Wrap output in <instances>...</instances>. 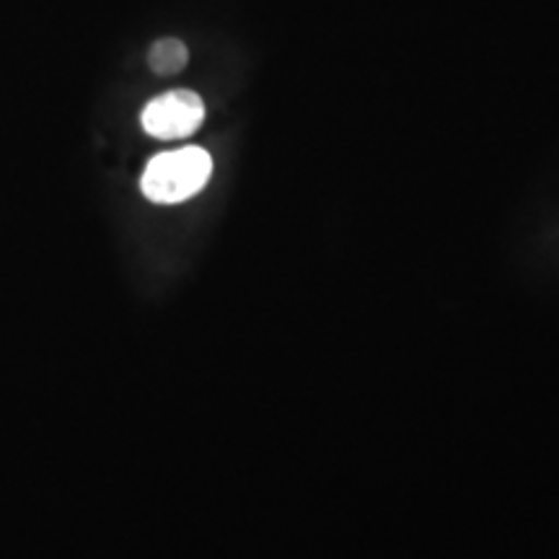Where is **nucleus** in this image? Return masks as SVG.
Listing matches in <instances>:
<instances>
[{
  "label": "nucleus",
  "instance_id": "2",
  "mask_svg": "<svg viewBox=\"0 0 559 559\" xmlns=\"http://www.w3.org/2000/svg\"><path fill=\"white\" fill-rule=\"evenodd\" d=\"M202 120H205V104L194 91L187 88L160 94L158 99H153L143 109V117H140L143 130L158 140L190 138L192 132H198Z\"/></svg>",
  "mask_w": 559,
  "mask_h": 559
},
{
  "label": "nucleus",
  "instance_id": "3",
  "mask_svg": "<svg viewBox=\"0 0 559 559\" xmlns=\"http://www.w3.org/2000/svg\"><path fill=\"white\" fill-rule=\"evenodd\" d=\"M187 60H190V50L181 39H158L156 45L151 47L148 52V66L153 73L158 75H177L187 68Z\"/></svg>",
  "mask_w": 559,
  "mask_h": 559
},
{
  "label": "nucleus",
  "instance_id": "1",
  "mask_svg": "<svg viewBox=\"0 0 559 559\" xmlns=\"http://www.w3.org/2000/svg\"><path fill=\"white\" fill-rule=\"evenodd\" d=\"M213 177V158L198 145L158 153L145 166L140 190L156 205H177L205 190Z\"/></svg>",
  "mask_w": 559,
  "mask_h": 559
}]
</instances>
